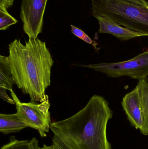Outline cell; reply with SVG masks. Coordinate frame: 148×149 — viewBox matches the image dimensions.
<instances>
[{
	"label": "cell",
	"mask_w": 148,
	"mask_h": 149,
	"mask_svg": "<svg viewBox=\"0 0 148 149\" xmlns=\"http://www.w3.org/2000/svg\"><path fill=\"white\" fill-rule=\"evenodd\" d=\"M113 115L107 101L95 95L74 115L51 123L52 145L55 149H111L107 130Z\"/></svg>",
	"instance_id": "1"
},
{
	"label": "cell",
	"mask_w": 148,
	"mask_h": 149,
	"mask_svg": "<svg viewBox=\"0 0 148 149\" xmlns=\"http://www.w3.org/2000/svg\"><path fill=\"white\" fill-rule=\"evenodd\" d=\"M9 46V62L14 84L31 102H41L48 97L46 89L50 86L54 62L45 42L29 38L25 45L15 39Z\"/></svg>",
	"instance_id": "2"
},
{
	"label": "cell",
	"mask_w": 148,
	"mask_h": 149,
	"mask_svg": "<svg viewBox=\"0 0 148 149\" xmlns=\"http://www.w3.org/2000/svg\"><path fill=\"white\" fill-rule=\"evenodd\" d=\"M92 15L107 17L121 26L148 37V6L123 0H92Z\"/></svg>",
	"instance_id": "3"
},
{
	"label": "cell",
	"mask_w": 148,
	"mask_h": 149,
	"mask_svg": "<svg viewBox=\"0 0 148 149\" xmlns=\"http://www.w3.org/2000/svg\"><path fill=\"white\" fill-rule=\"evenodd\" d=\"M81 66L93 69L110 78L128 76L139 81L148 77V50L126 61L82 65Z\"/></svg>",
	"instance_id": "4"
},
{
	"label": "cell",
	"mask_w": 148,
	"mask_h": 149,
	"mask_svg": "<svg viewBox=\"0 0 148 149\" xmlns=\"http://www.w3.org/2000/svg\"><path fill=\"white\" fill-rule=\"evenodd\" d=\"M11 95L15 102L17 113L21 120L28 127L38 131L41 137H47L50 130L51 123L49 97L40 103L30 102H22L14 91Z\"/></svg>",
	"instance_id": "5"
},
{
	"label": "cell",
	"mask_w": 148,
	"mask_h": 149,
	"mask_svg": "<svg viewBox=\"0 0 148 149\" xmlns=\"http://www.w3.org/2000/svg\"><path fill=\"white\" fill-rule=\"evenodd\" d=\"M47 0H22L20 17L24 32L29 38H38L41 33Z\"/></svg>",
	"instance_id": "6"
},
{
	"label": "cell",
	"mask_w": 148,
	"mask_h": 149,
	"mask_svg": "<svg viewBox=\"0 0 148 149\" xmlns=\"http://www.w3.org/2000/svg\"><path fill=\"white\" fill-rule=\"evenodd\" d=\"M121 104L131 126L139 130L141 133L144 127V118L140 91L137 86L125 95Z\"/></svg>",
	"instance_id": "7"
},
{
	"label": "cell",
	"mask_w": 148,
	"mask_h": 149,
	"mask_svg": "<svg viewBox=\"0 0 148 149\" xmlns=\"http://www.w3.org/2000/svg\"><path fill=\"white\" fill-rule=\"evenodd\" d=\"M99 23V32L110 34L121 41H128L136 38L147 36L146 35L134 31L118 24L107 17L100 15L94 16Z\"/></svg>",
	"instance_id": "8"
},
{
	"label": "cell",
	"mask_w": 148,
	"mask_h": 149,
	"mask_svg": "<svg viewBox=\"0 0 148 149\" xmlns=\"http://www.w3.org/2000/svg\"><path fill=\"white\" fill-rule=\"evenodd\" d=\"M28 127L17 113L0 114V132L3 134L18 133Z\"/></svg>",
	"instance_id": "9"
},
{
	"label": "cell",
	"mask_w": 148,
	"mask_h": 149,
	"mask_svg": "<svg viewBox=\"0 0 148 149\" xmlns=\"http://www.w3.org/2000/svg\"><path fill=\"white\" fill-rule=\"evenodd\" d=\"M14 84L8 56H0V87L10 91Z\"/></svg>",
	"instance_id": "10"
},
{
	"label": "cell",
	"mask_w": 148,
	"mask_h": 149,
	"mask_svg": "<svg viewBox=\"0 0 148 149\" xmlns=\"http://www.w3.org/2000/svg\"><path fill=\"white\" fill-rule=\"evenodd\" d=\"M136 86L139 88L141 101L142 108L144 118L142 134L148 135V78L139 81Z\"/></svg>",
	"instance_id": "11"
},
{
	"label": "cell",
	"mask_w": 148,
	"mask_h": 149,
	"mask_svg": "<svg viewBox=\"0 0 148 149\" xmlns=\"http://www.w3.org/2000/svg\"><path fill=\"white\" fill-rule=\"evenodd\" d=\"M39 141L35 137L30 140H19L14 136L10 137L9 142L1 149H40Z\"/></svg>",
	"instance_id": "12"
},
{
	"label": "cell",
	"mask_w": 148,
	"mask_h": 149,
	"mask_svg": "<svg viewBox=\"0 0 148 149\" xmlns=\"http://www.w3.org/2000/svg\"><path fill=\"white\" fill-rule=\"evenodd\" d=\"M18 21L10 15L4 6H0V30L5 31Z\"/></svg>",
	"instance_id": "13"
},
{
	"label": "cell",
	"mask_w": 148,
	"mask_h": 149,
	"mask_svg": "<svg viewBox=\"0 0 148 149\" xmlns=\"http://www.w3.org/2000/svg\"><path fill=\"white\" fill-rule=\"evenodd\" d=\"M71 32L74 36L79 38L81 40H83L86 42L93 45L96 49H97L96 46L98 45V43L92 40L81 29L73 25H71Z\"/></svg>",
	"instance_id": "14"
},
{
	"label": "cell",
	"mask_w": 148,
	"mask_h": 149,
	"mask_svg": "<svg viewBox=\"0 0 148 149\" xmlns=\"http://www.w3.org/2000/svg\"><path fill=\"white\" fill-rule=\"evenodd\" d=\"M6 89L0 87V97L3 100L11 104H15V102L13 99H11L6 93Z\"/></svg>",
	"instance_id": "15"
},
{
	"label": "cell",
	"mask_w": 148,
	"mask_h": 149,
	"mask_svg": "<svg viewBox=\"0 0 148 149\" xmlns=\"http://www.w3.org/2000/svg\"><path fill=\"white\" fill-rule=\"evenodd\" d=\"M124 1L135 5L142 6H148V2L146 0H123Z\"/></svg>",
	"instance_id": "16"
},
{
	"label": "cell",
	"mask_w": 148,
	"mask_h": 149,
	"mask_svg": "<svg viewBox=\"0 0 148 149\" xmlns=\"http://www.w3.org/2000/svg\"><path fill=\"white\" fill-rule=\"evenodd\" d=\"M14 0H0V6H3L5 8H10L12 6Z\"/></svg>",
	"instance_id": "17"
},
{
	"label": "cell",
	"mask_w": 148,
	"mask_h": 149,
	"mask_svg": "<svg viewBox=\"0 0 148 149\" xmlns=\"http://www.w3.org/2000/svg\"><path fill=\"white\" fill-rule=\"evenodd\" d=\"M40 149H55L54 148V146L53 145H50V146H48V145H46V144H43L42 147H40Z\"/></svg>",
	"instance_id": "18"
}]
</instances>
